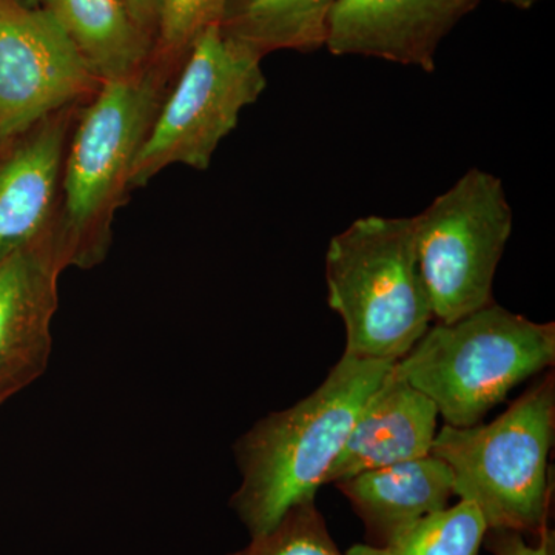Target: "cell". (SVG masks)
<instances>
[{
	"mask_svg": "<svg viewBox=\"0 0 555 555\" xmlns=\"http://www.w3.org/2000/svg\"><path fill=\"white\" fill-rule=\"evenodd\" d=\"M555 436L553 372L532 383L488 425H444L433 455L454 474V494L480 509L488 529H513L539 539L550 529Z\"/></svg>",
	"mask_w": 555,
	"mask_h": 555,
	"instance_id": "cell-3",
	"label": "cell"
},
{
	"mask_svg": "<svg viewBox=\"0 0 555 555\" xmlns=\"http://www.w3.org/2000/svg\"><path fill=\"white\" fill-rule=\"evenodd\" d=\"M513 529H488L483 545L492 555H554V532L546 529L539 539H531Z\"/></svg>",
	"mask_w": 555,
	"mask_h": 555,
	"instance_id": "cell-19",
	"label": "cell"
},
{
	"mask_svg": "<svg viewBox=\"0 0 555 555\" xmlns=\"http://www.w3.org/2000/svg\"><path fill=\"white\" fill-rule=\"evenodd\" d=\"M62 272L49 232L0 266V404L27 389L49 366Z\"/></svg>",
	"mask_w": 555,
	"mask_h": 555,
	"instance_id": "cell-9",
	"label": "cell"
},
{
	"mask_svg": "<svg viewBox=\"0 0 555 555\" xmlns=\"http://www.w3.org/2000/svg\"><path fill=\"white\" fill-rule=\"evenodd\" d=\"M101 86L46 10L0 0V145L61 109L87 104Z\"/></svg>",
	"mask_w": 555,
	"mask_h": 555,
	"instance_id": "cell-8",
	"label": "cell"
},
{
	"mask_svg": "<svg viewBox=\"0 0 555 555\" xmlns=\"http://www.w3.org/2000/svg\"><path fill=\"white\" fill-rule=\"evenodd\" d=\"M60 24L94 75L127 78L152 60L155 42L138 27L124 0H36Z\"/></svg>",
	"mask_w": 555,
	"mask_h": 555,
	"instance_id": "cell-14",
	"label": "cell"
},
{
	"mask_svg": "<svg viewBox=\"0 0 555 555\" xmlns=\"http://www.w3.org/2000/svg\"><path fill=\"white\" fill-rule=\"evenodd\" d=\"M179 67L152 56L127 78L105 80L80 107L62 164L50 240L62 268L90 270L107 258L131 171Z\"/></svg>",
	"mask_w": 555,
	"mask_h": 555,
	"instance_id": "cell-1",
	"label": "cell"
},
{
	"mask_svg": "<svg viewBox=\"0 0 555 555\" xmlns=\"http://www.w3.org/2000/svg\"><path fill=\"white\" fill-rule=\"evenodd\" d=\"M257 51L210 25L190 47L131 171V190L160 171L185 166L206 171L241 113L268 87Z\"/></svg>",
	"mask_w": 555,
	"mask_h": 555,
	"instance_id": "cell-6",
	"label": "cell"
},
{
	"mask_svg": "<svg viewBox=\"0 0 555 555\" xmlns=\"http://www.w3.org/2000/svg\"><path fill=\"white\" fill-rule=\"evenodd\" d=\"M411 221L438 323H454L492 305L496 268L513 233L502 179L469 170Z\"/></svg>",
	"mask_w": 555,
	"mask_h": 555,
	"instance_id": "cell-7",
	"label": "cell"
},
{
	"mask_svg": "<svg viewBox=\"0 0 555 555\" xmlns=\"http://www.w3.org/2000/svg\"><path fill=\"white\" fill-rule=\"evenodd\" d=\"M363 521L367 545L383 546L416 521L448 506L454 474L436 455L364 470L335 483Z\"/></svg>",
	"mask_w": 555,
	"mask_h": 555,
	"instance_id": "cell-13",
	"label": "cell"
},
{
	"mask_svg": "<svg viewBox=\"0 0 555 555\" xmlns=\"http://www.w3.org/2000/svg\"><path fill=\"white\" fill-rule=\"evenodd\" d=\"M554 361V323H535L492 302L427 328L393 371L436 403L447 425L470 427Z\"/></svg>",
	"mask_w": 555,
	"mask_h": 555,
	"instance_id": "cell-5",
	"label": "cell"
},
{
	"mask_svg": "<svg viewBox=\"0 0 555 555\" xmlns=\"http://www.w3.org/2000/svg\"><path fill=\"white\" fill-rule=\"evenodd\" d=\"M438 415L436 403L390 367L357 415L324 485L433 454Z\"/></svg>",
	"mask_w": 555,
	"mask_h": 555,
	"instance_id": "cell-12",
	"label": "cell"
},
{
	"mask_svg": "<svg viewBox=\"0 0 555 555\" xmlns=\"http://www.w3.org/2000/svg\"><path fill=\"white\" fill-rule=\"evenodd\" d=\"M480 0H338L324 47L335 56L377 57L436 69L438 47Z\"/></svg>",
	"mask_w": 555,
	"mask_h": 555,
	"instance_id": "cell-10",
	"label": "cell"
},
{
	"mask_svg": "<svg viewBox=\"0 0 555 555\" xmlns=\"http://www.w3.org/2000/svg\"><path fill=\"white\" fill-rule=\"evenodd\" d=\"M486 531L480 509L460 500L455 506L423 517L387 545L358 543L346 555H478Z\"/></svg>",
	"mask_w": 555,
	"mask_h": 555,
	"instance_id": "cell-16",
	"label": "cell"
},
{
	"mask_svg": "<svg viewBox=\"0 0 555 555\" xmlns=\"http://www.w3.org/2000/svg\"><path fill=\"white\" fill-rule=\"evenodd\" d=\"M502 2L511 7H516L518 10H531L534 9L537 3L542 2V0H502Z\"/></svg>",
	"mask_w": 555,
	"mask_h": 555,
	"instance_id": "cell-21",
	"label": "cell"
},
{
	"mask_svg": "<svg viewBox=\"0 0 555 555\" xmlns=\"http://www.w3.org/2000/svg\"><path fill=\"white\" fill-rule=\"evenodd\" d=\"M326 286L328 306L345 323L347 356L397 363L434 320L411 218L372 215L335 235Z\"/></svg>",
	"mask_w": 555,
	"mask_h": 555,
	"instance_id": "cell-4",
	"label": "cell"
},
{
	"mask_svg": "<svg viewBox=\"0 0 555 555\" xmlns=\"http://www.w3.org/2000/svg\"><path fill=\"white\" fill-rule=\"evenodd\" d=\"M139 28L156 42L159 27L160 0H124Z\"/></svg>",
	"mask_w": 555,
	"mask_h": 555,
	"instance_id": "cell-20",
	"label": "cell"
},
{
	"mask_svg": "<svg viewBox=\"0 0 555 555\" xmlns=\"http://www.w3.org/2000/svg\"><path fill=\"white\" fill-rule=\"evenodd\" d=\"M229 555H346L328 531L315 500L297 503L272 529Z\"/></svg>",
	"mask_w": 555,
	"mask_h": 555,
	"instance_id": "cell-17",
	"label": "cell"
},
{
	"mask_svg": "<svg viewBox=\"0 0 555 555\" xmlns=\"http://www.w3.org/2000/svg\"><path fill=\"white\" fill-rule=\"evenodd\" d=\"M232 0H160L159 27L153 56L181 68L201 33L221 24Z\"/></svg>",
	"mask_w": 555,
	"mask_h": 555,
	"instance_id": "cell-18",
	"label": "cell"
},
{
	"mask_svg": "<svg viewBox=\"0 0 555 555\" xmlns=\"http://www.w3.org/2000/svg\"><path fill=\"white\" fill-rule=\"evenodd\" d=\"M392 366L343 353L312 393L238 438L233 452L241 483L229 505L250 539L272 529L292 506L315 500L361 408Z\"/></svg>",
	"mask_w": 555,
	"mask_h": 555,
	"instance_id": "cell-2",
	"label": "cell"
},
{
	"mask_svg": "<svg viewBox=\"0 0 555 555\" xmlns=\"http://www.w3.org/2000/svg\"><path fill=\"white\" fill-rule=\"evenodd\" d=\"M338 0H232L222 30L266 57L273 51H313L326 43Z\"/></svg>",
	"mask_w": 555,
	"mask_h": 555,
	"instance_id": "cell-15",
	"label": "cell"
},
{
	"mask_svg": "<svg viewBox=\"0 0 555 555\" xmlns=\"http://www.w3.org/2000/svg\"><path fill=\"white\" fill-rule=\"evenodd\" d=\"M80 107L61 109L0 145V266L50 232L65 150Z\"/></svg>",
	"mask_w": 555,
	"mask_h": 555,
	"instance_id": "cell-11",
	"label": "cell"
},
{
	"mask_svg": "<svg viewBox=\"0 0 555 555\" xmlns=\"http://www.w3.org/2000/svg\"><path fill=\"white\" fill-rule=\"evenodd\" d=\"M21 2L25 3V5L38 7V3H36V0H21Z\"/></svg>",
	"mask_w": 555,
	"mask_h": 555,
	"instance_id": "cell-22",
	"label": "cell"
}]
</instances>
